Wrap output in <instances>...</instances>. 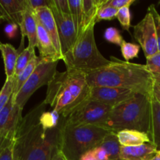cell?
<instances>
[{
    "label": "cell",
    "mask_w": 160,
    "mask_h": 160,
    "mask_svg": "<svg viewBox=\"0 0 160 160\" xmlns=\"http://www.w3.org/2000/svg\"><path fill=\"white\" fill-rule=\"evenodd\" d=\"M36 56L34 48L28 46L27 48H23L19 54L17 58V63L15 67V73H14V78H16L20 76V73L25 70L29 62Z\"/></svg>",
    "instance_id": "25"
},
{
    "label": "cell",
    "mask_w": 160,
    "mask_h": 160,
    "mask_svg": "<svg viewBox=\"0 0 160 160\" xmlns=\"http://www.w3.org/2000/svg\"><path fill=\"white\" fill-rule=\"evenodd\" d=\"M95 25H91L78 37L74 45L63 55L62 60L67 69L90 72L106 67L111 63L102 56L97 47L95 38Z\"/></svg>",
    "instance_id": "5"
},
{
    "label": "cell",
    "mask_w": 160,
    "mask_h": 160,
    "mask_svg": "<svg viewBox=\"0 0 160 160\" xmlns=\"http://www.w3.org/2000/svg\"><path fill=\"white\" fill-rule=\"evenodd\" d=\"M22 111L14 102L12 96L9 102L0 111V134L12 140L19 123L23 119Z\"/></svg>",
    "instance_id": "11"
},
{
    "label": "cell",
    "mask_w": 160,
    "mask_h": 160,
    "mask_svg": "<svg viewBox=\"0 0 160 160\" xmlns=\"http://www.w3.org/2000/svg\"><path fill=\"white\" fill-rule=\"evenodd\" d=\"M61 116L56 111H45L40 117V123L45 131L53 129L59 126Z\"/></svg>",
    "instance_id": "27"
},
{
    "label": "cell",
    "mask_w": 160,
    "mask_h": 160,
    "mask_svg": "<svg viewBox=\"0 0 160 160\" xmlns=\"http://www.w3.org/2000/svg\"><path fill=\"white\" fill-rule=\"evenodd\" d=\"M104 38L106 41L112 44L120 46L123 40L120 31L115 28H106L104 32Z\"/></svg>",
    "instance_id": "34"
},
{
    "label": "cell",
    "mask_w": 160,
    "mask_h": 160,
    "mask_svg": "<svg viewBox=\"0 0 160 160\" xmlns=\"http://www.w3.org/2000/svg\"><path fill=\"white\" fill-rule=\"evenodd\" d=\"M26 4L28 9L34 12L41 8L48 7L49 0H26Z\"/></svg>",
    "instance_id": "38"
},
{
    "label": "cell",
    "mask_w": 160,
    "mask_h": 160,
    "mask_svg": "<svg viewBox=\"0 0 160 160\" xmlns=\"http://www.w3.org/2000/svg\"><path fill=\"white\" fill-rule=\"evenodd\" d=\"M136 94L131 90L120 88L92 87L90 100L115 107L132 98Z\"/></svg>",
    "instance_id": "10"
},
{
    "label": "cell",
    "mask_w": 160,
    "mask_h": 160,
    "mask_svg": "<svg viewBox=\"0 0 160 160\" xmlns=\"http://www.w3.org/2000/svg\"><path fill=\"white\" fill-rule=\"evenodd\" d=\"M118 9H114L110 6H102L98 9V14L95 18V23L102 20H112L117 18Z\"/></svg>",
    "instance_id": "32"
},
{
    "label": "cell",
    "mask_w": 160,
    "mask_h": 160,
    "mask_svg": "<svg viewBox=\"0 0 160 160\" xmlns=\"http://www.w3.org/2000/svg\"><path fill=\"white\" fill-rule=\"evenodd\" d=\"M0 51L4 61L5 73L6 78H10L14 76L16 63L19 56V51H17L10 44H2L0 45Z\"/></svg>",
    "instance_id": "22"
},
{
    "label": "cell",
    "mask_w": 160,
    "mask_h": 160,
    "mask_svg": "<svg viewBox=\"0 0 160 160\" xmlns=\"http://www.w3.org/2000/svg\"><path fill=\"white\" fill-rule=\"evenodd\" d=\"M151 160H160V150H158L156 154L155 155L154 157H153Z\"/></svg>",
    "instance_id": "44"
},
{
    "label": "cell",
    "mask_w": 160,
    "mask_h": 160,
    "mask_svg": "<svg viewBox=\"0 0 160 160\" xmlns=\"http://www.w3.org/2000/svg\"><path fill=\"white\" fill-rule=\"evenodd\" d=\"M37 20L34 12L27 6L23 12V20L20 26L22 36L20 47L23 46L24 37H27L28 38V46L35 48L37 45Z\"/></svg>",
    "instance_id": "18"
},
{
    "label": "cell",
    "mask_w": 160,
    "mask_h": 160,
    "mask_svg": "<svg viewBox=\"0 0 160 160\" xmlns=\"http://www.w3.org/2000/svg\"><path fill=\"white\" fill-rule=\"evenodd\" d=\"M26 8V0H0V17L20 27Z\"/></svg>",
    "instance_id": "15"
},
{
    "label": "cell",
    "mask_w": 160,
    "mask_h": 160,
    "mask_svg": "<svg viewBox=\"0 0 160 160\" xmlns=\"http://www.w3.org/2000/svg\"><path fill=\"white\" fill-rule=\"evenodd\" d=\"M105 0H82V22L80 33L86 31L89 27L95 23V18L98 14V9L101 8Z\"/></svg>",
    "instance_id": "20"
},
{
    "label": "cell",
    "mask_w": 160,
    "mask_h": 160,
    "mask_svg": "<svg viewBox=\"0 0 160 160\" xmlns=\"http://www.w3.org/2000/svg\"><path fill=\"white\" fill-rule=\"evenodd\" d=\"M156 87L160 91V81H159V82L156 83Z\"/></svg>",
    "instance_id": "45"
},
{
    "label": "cell",
    "mask_w": 160,
    "mask_h": 160,
    "mask_svg": "<svg viewBox=\"0 0 160 160\" xmlns=\"http://www.w3.org/2000/svg\"><path fill=\"white\" fill-rule=\"evenodd\" d=\"M134 35L146 58L159 52L154 19L149 10H148L144 18L134 26Z\"/></svg>",
    "instance_id": "9"
},
{
    "label": "cell",
    "mask_w": 160,
    "mask_h": 160,
    "mask_svg": "<svg viewBox=\"0 0 160 160\" xmlns=\"http://www.w3.org/2000/svg\"><path fill=\"white\" fill-rule=\"evenodd\" d=\"M91 90L85 72L67 69L56 72L48 84L43 102L66 119L90 101Z\"/></svg>",
    "instance_id": "2"
},
{
    "label": "cell",
    "mask_w": 160,
    "mask_h": 160,
    "mask_svg": "<svg viewBox=\"0 0 160 160\" xmlns=\"http://www.w3.org/2000/svg\"><path fill=\"white\" fill-rule=\"evenodd\" d=\"M0 160H13V157H12V143L0 153Z\"/></svg>",
    "instance_id": "39"
},
{
    "label": "cell",
    "mask_w": 160,
    "mask_h": 160,
    "mask_svg": "<svg viewBox=\"0 0 160 160\" xmlns=\"http://www.w3.org/2000/svg\"><path fill=\"white\" fill-rule=\"evenodd\" d=\"M148 10H149L152 12L154 19L155 26H156V35H157V41H158V47H159V51L160 52V14L158 12L156 6L154 5H151L148 8Z\"/></svg>",
    "instance_id": "37"
},
{
    "label": "cell",
    "mask_w": 160,
    "mask_h": 160,
    "mask_svg": "<svg viewBox=\"0 0 160 160\" xmlns=\"http://www.w3.org/2000/svg\"><path fill=\"white\" fill-rule=\"evenodd\" d=\"M134 2V0H105L102 6H110L119 10L125 6H130Z\"/></svg>",
    "instance_id": "35"
},
{
    "label": "cell",
    "mask_w": 160,
    "mask_h": 160,
    "mask_svg": "<svg viewBox=\"0 0 160 160\" xmlns=\"http://www.w3.org/2000/svg\"><path fill=\"white\" fill-rule=\"evenodd\" d=\"M59 126L58 147L69 160H80L86 152L100 146L106 136L112 132L93 125L68 126L62 119Z\"/></svg>",
    "instance_id": "4"
},
{
    "label": "cell",
    "mask_w": 160,
    "mask_h": 160,
    "mask_svg": "<svg viewBox=\"0 0 160 160\" xmlns=\"http://www.w3.org/2000/svg\"><path fill=\"white\" fill-rule=\"evenodd\" d=\"M34 14L36 17V20L45 28L48 35L50 36L56 51L62 59L63 55H62V49H61L59 33H58L57 26H56V20H55L52 10L48 7H43L34 11Z\"/></svg>",
    "instance_id": "14"
},
{
    "label": "cell",
    "mask_w": 160,
    "mask_h": 160,
    "mask_svg": "<svg viewBox=\"0 0 160 160\" xmlns=\"http://www.w3.org/2000/svg\"><path fill=\"white\" fill-rule=\"evenodd\" d=\"M150 142L160 150V102L152 97L151 101V117L148 131L147 133Z\"/></svg>",
    "instance_id": "19"
},
{
    "label": "cell",
    "mask_w": 160,
    "mask_h": 160,
    "mask_svg": "<svg viewBox=\"0 0 160 160\" xmlns=\"http://www.w3.org/2000/svg\"><path fill=\"white\" fill-rule=\"evenodd\" d=\"M100 147L106 152L109 160H119L121 145L119 142L117 133H109L103 139Z\"/></svg>",
    "instance_id": "23"
},
{
    "label": "cell",
    "mask_w": 160,
    "mask_h": 160,
    "mask_svg": "<svg viewBox=\"0 0 160 160\" xmlns=\"http://www.w3.org/2000/svg\"><path fill=\"white\" fill-rule=\"evenodd\" d=\"M60 126L48 130L43 142L33 148L23 160H52L59 145Z\"/></svg>",
    "instance_id": "13"
},
{
    "label": "cell",
    "mask_w": 160,
    "mask_h": 160,
    "mask_svg": "<svg viewBox=\"0 0 160 160\" xmlns=\"http://www.w3.org/2000/svg\"><path fill=\"white\" fill-rule=\"evenodd\" d=\"M146 66L148 71L152 74L156 80V84L160 81V52L150 57L146 58Z\"/></svg>",
    "instance_id": "29"
},
{
    "label": "cell",
    "mask_w": 160,
    "mask_h": 160,
    "mask_svg": "<svg viewBox=\"0 0 160 160\" xmlns=\"http://www.w3.org/2000/svg\"><path fill=\"white\" fill-rule=\"evenodd\" d=\"M52 10L59 33L62 55L70 50L78 39V31L71 17H64L55 9Z\"/></svg>",
    "instance_id": "12"
},
{
    "label": "cell",
    "mask_w": 160,
    "mask_h": 160,
    "mask_svg": "<svg viewBox=\"0 0 160 160\" xmlns=\"http://www.w3.org/2000/svg\"><path fill=\"white\" fill-rule=\"evenodd\" d=\"M112 108L108 105L90 100L68 117L62 118V120L64 124L68 126L93 125L101 128Z\"/></svg>",
    "instance_id": "8"
},
{
    "label": "cell",
    "mask_w": 160,
    "mask_h": 160,
    "mask_svg": "<svg viewBox=\"0 0 160 160\" xmlns=\"http://www.w3.org/2000/svg\"><path fill=\"white\" fill-rule=\"evenodd\" d=\"M59 61H48L42 59L37 66L34 71L26 81L20 92L14 98V102L21 109H23L31 95L42 86L47 85L51 82L57 72Z\"/></svg>",
    "instance_id": "7"
},
{
    "label": "cell",
    "mask_w": 160,
    "mask_h": 160,
    "mask_svg": "<svg viewBox=\"0 0 160 160\" xmlns=\"http://www.w3.org/2000/svg\"><path fill=\"white\" fill-rule=\"evenodd\" d=\"M17 28L18 26L13 23H9L7 26L5 28V33L6 34V35L9 38H12L15 36L16 33H17Z\"/></svg>",
    "instance_id": "40"
},
{
    "label": "cell",
    "mask_w": 160,
    "mask_h": 160,
    "mask_svg": "<svg viewBox=\"0 0 160 160\" xmlns=\"http://www.w3.org/2000/svg\"><path fill=\"white\" fill-rule=\"evenodd\" d=\"M42 59L40 56H36L31 62H29V64L28 65V67L25 68V70L22 72L20 74V76L17 77L15 79V85H14V90H13V94H12V97L13 98H15L16 95H17L20 90L21 89V88L23 87V84L26 83V81H28V78L31 77V75L32 74L33 72L34 71L35 68L37 67V66L42 62Z\"/></svg>",
    "instance_id": "24"
},
{
    "label": "cell",
    "mask_w": 160,
    "mask_h": 160,
    "mask_svg": "<svg viewBox=\"0 0 160 160\" xmlns=\"http://www.w3.org/2000/svg\"><path fill=\"white\" fill-rule=\"evenodd\" d=\"M117 19L121 24V27L125 31H129L131 27V17L130 12V6H125L118 10Z\"/></svg>",
    "instance_id": "33"
},
{
    "label": "cell",
    "mask_w": 160,
    "mask_h": 160,
    "mask_svg": "<svg viewBox=\"0 0 160 160\" xmlns=\"http://www.w3.org/2000/svg\"><path fill=\"white\" fill-rule=\"evenodd\" d=\"M2 17H0V20H2ZM1 44H2V42H0V45H1Z\"/></svg>",
    "instance_id": "46"
},
{
    "label": "cell",
    "mask_w": 160,
    "mask_h": 160,
    "mask_svg": "<svg viewBox=\"0 0 160 160\" xmlns=\"http://www.w3.org/2000/svg\"><path fill=\"white\" fill-rule=\"evenodd\" d=\"M12 143V140L6 138L4 136L0 134V153H1L5 148H6L8 146H9Z\"/></svg>",
    "instance_id": "41"
},
{
    "label": "cell",
    "mask_w": 160,
    "mask_h": 160,
    "mask_svg": "<svg viewBox=\"0 0 160 160\" xmlns=\"http://www.w3.org/2000/svg\"><path fill=\"white\" fill-rule=\"evenodd\" d=\"M87 81L92 87H113L131 90L137 94L154 96L156 80L146 66L120 60L111 56V63L87 72Z\"/></svg>",
    "instance_id": "1"
},
{
    "label": "cell",
    "mask_w": 160,
    "mask_h": 160,
    "mask_svg": "<svg viewBox=\"0 0 160 160\" xmlns=\"http://www.w3.org/2000/svg\"><path fill=\"white\" fill-rule=\"evenodd\" d=\"M44 102L36 106L21 120L12 139L13 160H23L27 155L45 139L47 131L40 123V117L45 109Z\"/></svg>",
    "instance_id": "6"
},
{
    "label": "cell",
    "mask_w": 160,
    "mask_h": 160,
    "mask_svg": "<svg viewBox=\"0 0 160 160\" xmlns=\"http://www.w3.org/2000/svg\"><path fill=\"white\" fill-rule=\"evenodd\" d=\"M14 85H15V78H6L1 91H0V111L6 106L12 98L13 94Z\"/></svg>",
    "instance_id": "28"
},
{
    "label": "cell",
    "mask_w": 160,
    "mask_h": 160,
    "mask_svg": "<svg viewBox=\"0 0 160 160\" xmlns=\"http://www.w3.org/2000/svg\"><path fill=\"white\" fill-rule=\"evenodd\" d=\"M48 8L55 9L64 17H71L68 0H49Z\"/></svg>",
    "instance_id": "31"
},
{
    "label": "cell",
    "mask_w": 160,
    "mask_h": 160,
    "mask_svg": "<svg viewBox=\"0 0 160 160\" xmlns=\"http://www.w3.org/2000/svg\"><path fill=\"white\" fill-rule=\"evenodd\" d=\"M86 154L94 160H109V156L106 152L100 146L90 150L86 152Z\"/></svg>",
    "instance_id": "36"
},
{
    "label": "cell",
    "mask_w": 160,
    "mask_h": 160,
    "mask_svg": "<svg viewBox=\"0 0 160 160\" xmlns=\"http://www.w3.org/2000/svg\"><path fill=\"white\" fill-rule=\"evenodd\" d=\"M152 98L136 94L132 98L112 108L101 128L115 133L135 130L147 134L150 125Z\"/></svg>",
    "instance_id": "3"
},
{
    "label": "cell",
    "mask_w": 160,
    "mask_h": 160,
    "mask_svg": "<svg viewBox=\"0 0 160 160\" xmlns=\"http://www.w3.org/2000/svg\"><path fill=\"white\" fill-rule=\"evenodd\" d=\"M52 160H69L66 157L65 155L62 153V152L61 151L59 148V147H57V149L55 152V153L53 154Z\"/></svg>",
    "instance_id": "42"
},
{
    "label": "cell",
    "mask_w": 160,
    "mask_h": 160,
    "mask_svg": "<svg viewBox=\"0 0 160 160\" xmlns=\"http://www.w3.org/2000/svg\"><path fill=\"white\" fill-rule=\"evenodd\" d=\"M140 47V45H138L123 41L120 45V50H121L122 56L126 59L127 62H129V60L138 56Z\"/></svg>",
    "instance_id": "30"
},
{
    "label": "cell",
    "mask_w": 160,
    "mask_h": 160,
    "mask_svg": "<svg viewBox=\"0 0 160 160\" xmlns=\"http://www.w3.org/2000/svg\"><path fill=\"white\" fill-rule=\"evenodd\" d=\"M70 9V15L73 22L78 35L81 31L82 22V0H68Z\"/></svg>",
    "instance_id": "26"
},
{
    "label": "cell",
    "mask_w": 160,
    "mask_h": 160,
    "mask_svg": "<svg viewBox=\"0 0 160 160\" xmlns=\"http://www.w3.org/2000/svg\"><path fill=\"white\" fill-rule=\"evenodd\" d=\"M154 96H155V98H156V99H157L158 101L160 102V91L156 87V88H155Z\"/></svg>",
    "instance_id": "43"
},
{
    "label": "cell",
    "mask_w": 160,
    "mask_h": 160,
    "mask_svg": "<svg viewBox=\"0 0 160 160\" xmlns=\"http://www.w3.org/2000/svg\"><path fill=\"white\" fill-rule=\"evenodd\" d=\"M157 151V147L152 142L138 146H121L119 160H151Z\"/></svg>",
    "instance_id": "17"
},
{
    "label": "cell",
    "mask_w": 160,
    "mask_h": 160,
    "mask_svg": "<svg viewBox=\"0 0 160 160\" xmlns=\"http://www.w3.org/2000/svg\"><path fill=\"white\" fill-rule=\"evenodd\" d=\"M117 134L121 146H138L151 142L146 133L135 130H123Z\"/></svg>",
    "instance_id": "21"
},
{
    "label": "cell",
    "mask_w": 160,
    "mask_h": 160,
    "mask_svg": "<svg viewBox=\"0 0 160 160\" xmlns=\"http://www.w3.org/2000/svg\"><path fill=\"white\" fill-rule=\"evenodd\" d=\"M37 45L40 57L44 60L59 61L62 59L56 51L52 40L45 28L37 20Z\"/></svg>",
    "instance_id": "16"
}]
</instances>
